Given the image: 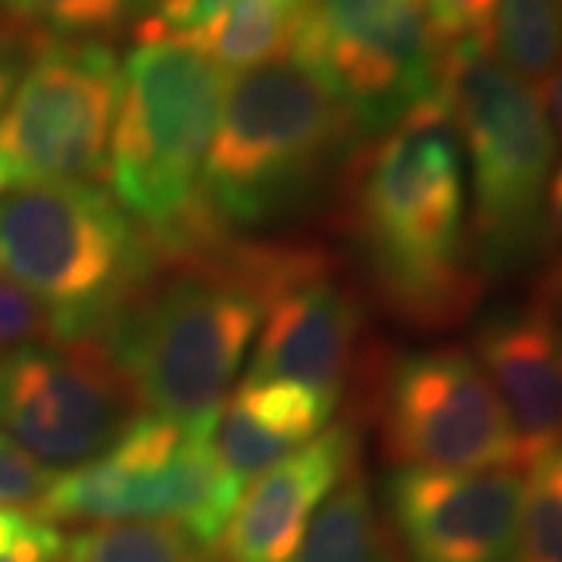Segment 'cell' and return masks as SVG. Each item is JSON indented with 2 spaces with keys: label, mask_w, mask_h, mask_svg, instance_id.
Returning <instances> with one entry per match:
<instances>
[{
  "label": "cell",
  "mask_w": 562,
  "mask_h": 562,
  "mask_svg": "<svg viewBox=\"0 0 562 562\" xmlns=\"http://www.w3.org/2000/svg\"><path fill=\"white\" fill-rule=\"evenodd\" d=\"M157 0H0V13L38 41H103Z\"/></svg>",
  "instance_id": "21"
},
{
  "label": "cell",
  "mask_w": 562,
  "mask_h": 562,
  "mask_svg": "<svg viewBox=\"0 0 562 562\" xmlns=\"http://www.w3.org/2000/svg\"><path fill=\"white\" fill-rule=\"evenodd\" d=\"M47 341H60L57 316L7 272H0V353H16L22 347Z\"/></svg>",
  "instance_id": "23"
},
{
  "label": "cell",
  "mask_w": 562,
  "mask_h": 562,
  "mask_svg": "<svg viewBox=\"0 0 562 562\" xmlns=\"http://www.w3.org/2000/svg\"><path fill=\"white\" fill-rule=\"evenodd\" d=\"M543 244L553 247L557 266L550 272V279L562 276V162L553 169L550 184H547V201H543Z\"/></svg>",
  "instance_id": "29"
},
{
  "label": "cell",
  "mask_w": 562,
  "mask_h": 562,
  "mask_svg": "<svg viewBox=\"0 0 562 562\" xmlns=\"http://www.w3.org/2000/svg\"><path fill=\"white\" fill-rule=\"evenodd\" d=\"M475 360L506 406L525 462L562 443V319L550 303L497 310L475 335Z\"/></svg>",
  "instance_id": "15"
},
{
  "label": "cell",
  "mask_w": 562,
  "mask_h": 562,
  "mask_svg": "<svg viewBox=\"0 0 562 562\" xmlns=\"http://www.w3.org/2000/svg\"><path fill=\"white\" fill-rule=\"evenodd\" d=\"M254 269L266 319L247 379L303 384L335 406L360 335L353 294L306 254L262 257Z\"/></svg>",
  "instance_id": "12"
},
{
  "label": "cell",
  "mask_w": 562,
  "mask_h": 562,
  "mask_svg": "<svg viewBox=\"0 0 562 562\" xmlns=\"http://www.w3.org/2000/svg\"><path fill=\"white\" fill-rule=\"evenodd\" d=\"M63 562H213L210 547L169 522L91 525L66 543Z\"/></svg>",
  "instance_id": "20"
},
{
  "label": "cell",
  "mask_w": 562,
  "mask_h": 562,
  "mask_svg": "<svg viewBox=\"0 0 562 562\" xmlns=\"http://www.w3.org/2000/svg\"><path fill=\"white\" fill-rule=\"evenodd\" d=\"M291 562H397L362 472L350 469L325 497Z\"/></svg>",
  "instance_id": "18"
},
{
  "label": "cell",
  "mask_w": 562,
  "mask_h": 562,
  "mask_svg": "<svg viewBox=\"0 0 562 562\" xmlns=\"http://www.w3.org/2000/svg\"><path fill=\"white\" fill-rule=\"evenodd\" d=\"M235 3H241V0H157L150 7V16L138 25V41L184 35L213 16H220L222 10H228Z\"/></svg>",
  "instance_id": "25"
},
{
  "label": "cell",
  "mask_w": 562,
  "mask_h": 562,
  "mask_svg": "<svg viewBox=\"0 0 562 562\" xmlns=\"http://www.w3.org/2000/svg\"><path fill=\"white\" fill-rule=\"evenodd\" d=\"M0 272L60 322V338H94L144 272L120 203L85 181L0 191Z\"/></svg>",
  "instance_id": "6"
},
{
  "label": "cell",
  "mask_w": 562,
  "mask_h": 562,
  "mask_svg": "<svg viewBox=\"0 0 562 562\" xmlns=\"http://www.w3.org/2000/svg\"><path fill=\"white\" fill-rule=\"evenodd\" d=\"M0 403H3V357H0Z\"/></svg>",
  "instance_id": "33"
},
{
  "label": "cell",
  "mask_w": 562,
  "mask_h": 562,
  "mask_svg": "<svg viewBox=\"0 0 562 562\" xmlns=\"http://www.w3.org/2000/svg\"><path fill=\"white\" fill-rule=\"evenodd\" d=\"M57 475L32 460L20 443L0 435V506H38Z\"/></svg>",
  "instance_id": "24"
},
{
  "label": "cell",
  "mask_w": 562,
  "mask_h": 562,
  "mask_svg": "<svg viewBox=\"0 0 562 562\" xmlns=\"http://www.w3.org/2000/svg\"><path fill=\"white\" fill-rule=\"evenodd\" d=\"M241 491L210 438L144 413L103 457L57 475L35 509L44 522H169L213 547Z\"/></svg>",
  "instance_id": "7"
},
{
  "label": "cell",
  "mask_w": 562,
  "mask_h": 562,
  "mask_svg": "<svg viewBox=\"0 0 562 562\" xmlns=\"http://www.w3.org/2000/svg\"><path fill=\"white\" fill-rule=\"evenodd\" d=\"M120 94L122 66L106 41H41L0 113V191L98 179Z\"/></svg>",
  "instance_id": "9"
},
{
  "label": "cell",
  "mask_w": 562,
  "mask_h": 562,
  "mask_svg": "<svg viewBox=\"0 0 562 562\" xmlns=\"http://www.w3.org/2000/svg\"><path fill=\"white\" fill-rule=\"evenodd\" d=\"M262 319L257 269L184 272L128 306L106 347L150 416L213 438L232 379Z\"/></svg>",
  "instance_id": "4"
},
{
  "label": "cell",
  "mask_w": 562,
  "mask_h": 562,
  "mask_svg": "<svg viewBox=\"0 0 562 562\" xmlns=\"http://www.w3.org/2000/svg\"><path fill=\"white\" fill-rule=\"evenodd\" d=\"M543 301L550 303V306L557 310V316L562 319V276L560 279H547V294H543Z\"/></svg>",
  "instance_id": "32"
},
{
  "label": "cell",
  "mask_w": 562,
  "mask_h": 562,
  "mask_svg": "<svg viewBox=\"0 0 562 562\" xmlns=\"http://www.w3.org/2000/svg\"><path fill=\"white\" fill-rule=\"evenodd\" d=\"M228 72L176 41H138L122 66L110 184L125 216L181 244L201 225V176Z\"/></svg>",
  "instance_id": "3"
},
{
  "label": "cell",
  "mask_w": 562,
  "mask_h": 562,
  "mask_svg": "<svg viewBox=\"0 0 562 562\" xmlns=\"http://www.w3.org/2000/svg\"><path fill=\"white\" fill-rule=\"evenodd\" d=\"M528 462L513 562H562V443Z\"/></svg>",
  "instance_id": "22"
},
{
  "label": "cell",
  "mask_w": 562,
  "mask_h": 562,
  "mask_svg": "<svg viewBox=\"0 0 562 562\" xmlns=\"http://www.w3.org/2000/svg\"><path fill=\"white\" fill-rule=\"evenodd\" d=\"M310 0H241L198 29L176 35V44L228 69H257L291 54Z\"/></svg>",
  "instance_id": "17"
},
{
  "label": "cell",
  "mask_w": 562,
  "mask_h": 562,
  "mask_svg": "<svg viewBox=\"0 0 562 562\" xmlns=\"http://www.w3.org/2000/svg\"><path fill=\"white\" fill-rule=\"evenodd\" d=\"M353 128L344 103L294 57L244 69L222 98L201 201L232 225L272 220L301 201Z\"/></svg>",
  "instance_id": "5"
},
{
  "label": "cell",
  "mask_w": 562,
  "mask_h": 562,
  "mask_svg": "<svg viewBox=\"0 0 562 562\" xmlns=\"http://www.w3.org/2000/svg\"><path fill=\"white\" fill-rule=\"evenodd\" d=\"M331 409L303 384L244 379L222 406L210 443L225 472L247 484L322 435Z\"/></svg>",
  "instance_id": "16"
},
{
  "label": "cell",
  "mask_w": 562,
  "mask_h": 562,
  "mask_svg": "<svg viewBox=\"0 0 562 562\" xmlns=\"http://www.w3.org/2000/svg\"><path fill=\"white\" fill-rule=\"evenodd\" d=\"M547 91H543V110H547V120L553 125V132L562 138V63L557 66V72L543 81Z\"/></svg>",
  "instance_id": "31"
},
{
  "label": "cell",
  "mask_w": 562,
  "mask_h": 562,
  "mask_svg": "<svg viewBox=\"0 0 562 562\" xmlns=\"http://www.w3.org/2000/svg\"><path fill=\"white\" fill-rule=\"evenodd\" d=\"M525 479L394 469L384 484L403 562H513Z\"/></svg>",
  "instance_id": "13"
},
{
  "label": "cell",
  "mask_w": 562,
  "mask_h": 562,
  "mask_svg": "<svg viewBox=\"0 0 562 562\" xmlns=\"http://www.w3.org/2000/svg\"><path fill=\"white\" fill-rule=\"evenodd\" d=\"M497 0H425V13L441 44L482 35L491 22Z\"/></svg>",
  "instance_id": "26"
},
{
  "label": "cell",
  "mask_w": 562,
  "mask_h": 562,
  "mask_svg": "<svg viewBox=\"0 0 562 562\" xmlns=\"http://www.w3.org/2000/svg\"><path fill=\"white\" fill-rule=\"evenodd\" d=\"M462 198L460 135L438 91L366 157L353 206L372 281L413 328H450L479 301L482 272L465 238Z\"/></svg>",
  "instance_id": "1"
},
{
  "label": "cell",
  "mask_w": 562,
  "mask_h": 562,
  "mask_svg": "<svg viewBox=\"0 0 562 562\" xmlns=\"http://www.w3.org/2000/svg\"><path fill=\"white\" fill-rule=\"evenodd\" d=\"M484 47L525 85H543L562 63V0H497Z\"/></svg>",
  "instance_id": "19"
},
{
  "label": "cell",
  "mask_w": 562,
  "mask_h": 562,
  "mask_svg": "<svg viewBox=\"0 0 562 562\" xmlns=\"http://www.w3.org/2000/svg\"><path fill=\"white\" fill-rule=\"evenodd\" d=\"M66 541L50 522H32V528L13 543L7 553H0V562H63Z\"/></svg>",
  "instance_id": "28"
},
{
  "label": "cell",
  "mask_w": 562,
  "mask_h": 562,
  "mask_svg": "<svg viewBox=\"0 0 562 562\" xmlns=\"http://www.w3.org/2000/svg\"><path fill=\"white\" fill-rule=\"evenodd\" d=\"M138 397L98 338L22 347L3 360L0 425L44 469H79L103 457L138 419Z\"/></svg>",
  "instance_id": "10"
},
{
  "label": "cell",
  "mask_w": 562,
  "mask_h": 562,
  "mask_svg": "<svg viewBox=\"0 0 562 562\" xmlns=\"http://www.w3.org/2000/svg\"><path fill=\"white\" fill-rule=\"evenodd\" d=\"M382 435L397 469L506 472L522 441L484 369L460 347L406 353L382 387Z\"/></svg>",
  "instance_id": "11"
},
{
  "label": "cell",
  "mask_w": 562,
  "mask_h": 562,
  "mask_svg": "<svg viewBox=\"0 0 562 562\" xmlns=\"http://www.w3.org/2000/svg\"><path fill=\"white\" fill-rule=\"evenodd\" d=\"M288 57L369 135H384L441 91L443 44L425 0H310Z\"/></svg>",
  "instance_id": "8"
},
{
  "label": "cell",
  "mask_w": 562,
  "mask_h": 562,
  "mask_svg": "<svg viewBox=\"0 0 562 562\" xmlns=\"http://www.w3.org/2000/svg\"><path fill=\"white\" fill-rule=\"evenodd\" d=\"M29 528H32V519H29V516H22L16 509L0 506V553H7Z\"/></svg>",
  "instance_id": "30"
},
{
  "label": "cell",
  "mask_w": 562,
  "mask_h": 562,
  "mask_svg": "<svg viewBox=\"0 0 562 562\" xmlns=\"http://www.w3.org/2000/svg\"><path fill=\"white\" fill-rule=\"evenodd\" d=\"M441 98L472 160L479 272H509L543 247L557 132L531 85L506 72L482 35L443 44Z\"/></svg>",
  "instance_id": "2"
},
{
  "label": "cell",
  "mask_w": 562,
  "mask_h": 562,
  "mask_svg": "<svg viewBox=\"0 0 562 562\" xmlns=\"http://www.w3.org/2000/svg\"><path fill=\"white\" fill-rule=\"evenodd\" d=\"M38 44V38H32L29 32H22L20 25H13L0 13V113H3L7 101L13 98V91H16L22 72H25V66H29Z\"/></svg>",
  "instance_id": "27"
},
{
  "label": "cell",
  "mask_w": 562,
  "mask_h": 562,
  "mask_svg": "<svg viewBox=\"0 0 562 562\" xmlns=\"http://www.w3.org/2000/svg\"><path fill=\"white\" fill-rule=\"evenodd\" d=\"M353 431L347 425L316 435L301 450L262 472L241 494L222 531L225 562H291L325 497L353 469Z\"/></svg>",
  "instance_id": "14"
}]
</instances>
